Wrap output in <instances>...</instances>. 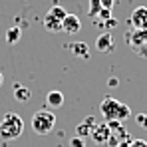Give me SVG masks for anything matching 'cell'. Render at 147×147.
<instances>
[{"mask_svg": "<svg viewBox=\"0 0 147 147\" xmlns=\"http://www.w3.org/2000/svg\"><path fill=\"white\" fill-rule=\"evenodd\" d=\"M99 111H101V115L105 117V121H111V119L123 121V119H127V117L131 115L129 105H127V103H121V101H117V99L111 98V96H105V98L101 99V103H99Z\"/></svg>", "mask_w": 147, "mask_h": 147, "instance_id": "obj_1", "label": "cell"}, {"mask_svg": "<svg viewBox=\"0 0 147 147\" xmlns=\"http://www.w3.org/2000/svg\"><path fill=\"white\" fill-rule=\"evenodd\" d=\"M22 131H24V121L18 113H14V111L4 113V117L0 121V137L4 141H12V139L20 137Z\"/></svg>", "mask_w": 147, "mask_h": 147, "instance_id": "obj_2", "label": "cell"}, {"mask_svg": "<svg viewBox=\"0 0 147 147\" xmlns=\"http://www.w3.org/2000/svg\"><path fill=\"white\" fill-rule=\"evenodd\" d=\"M30 125H32V129H34L36 135H48L50 131L54 129V125H56V115L50 109H38L32 115Z\"/></svg>", "mask_w": 147, "mask_h": 147, "instance_id": "obj_3", "label": "cell"}, {"mask_svg": "<svg viewBox=\"0 0 147 147\" xmlns=\"http://www.w3.org/2000/svg\"><path fill=\"white\" fill-rule=\"evenodd\" d=\"M125 40H127V44L135 50L137 54L147 56V52H145L147 50V28L145 30H133V32L125 34Z\"/></svg>", "mask_w": 147, "mask_h": 147, "instance_id": "obj_4", "label": "cell"}, {"mask_svg": "<svg viewBox=\"0 0 147 147\" xmlns=\"http://www.w3.org/2000/svg\"><path fill=\"white\" fill-rule=\"evenodd\" d=\"M129 24L133 26V30H145L147 28V8L145 6H137V8L131 12Z\"/></svg>", "mask_w": 147, "mask_h": 147, "instance_id": "obj_5", "label": "cell"}, {"mask_svg": "<svg viewBox=\"0 0 147 147\" xmlns=\"http://www.w3.org/2000/svg\"><path fill=\"white\" fill-rule=\"evenodd\" d=\"M115 48V42H113V36L109 32H101L98 38H96V50L101 54H109Z\"/></svg>", "mask_w": 147, "mask_h": 147, "instance_id": "obj_6", "label": "cell"}, {"mask_svg": "<svg viewBox=\"0 0 147 147\" xmlns=\"http://www.w3.org/2000/svg\"><path fill=\"white\" fill-rule=\"evenodd\" d=\"M62 30L66 34H78L82 30V20L76 14H66V18L62 20Z\"/></svg>", "mask_w": 147, "mask_h": 147, "instance_id": "obj_7", "label": "cell"}, {"mask_svg": "<svg viewBox=\"0 0 147 147\" xmlns=\"http://www.w3.org/2000/svg\"><path fill=\"white\" fill-rule=\"evenodd\" d=\"M96 125H98V123H96V119H94L92 115H88L84 121H82L80 125H78V127H76V131H78V137H82V139L90 137V135H92V131L96 129Z\"/></svg>", "mask_w": 147, "mask_h": 147, "instance_id": "obj_8", "label": "cell"}, {"mask_svg": "<svg viewBox=\"0 0 147 147\" xmlns=\"http://www.w3.org/2000/svg\"><path fill=\"white\" fill-rule=\"evenodd\" d=\"M109 135H111V131H109V127H107V123H101V125H96V129L92 131V139L99 143V145H103V143H107V139H109Z\"/></svg>", "mask_w": 147, "mask_h": 147, "instance_id": "obj_9", "label": "cell"}, {"mask_svg": "<svg viewBox=\"0 0 147 147\" xmlns=\"http://www.w3.org/2000/svg\"><path fill=\"white\" fill-rule=\"evenodd\" d=\"M46 105L52 107V109L62 107V105H64V94H62V92H58V90L48 92V96H46Z\"/></svg>", "mask_w": 147, "mask_h": 147, "instance_id": "obj_10", "label": "cell"}, {"mask_svg": "<svg viewBox=\"0 0 147 147\" xmlns=\"http://www.w3.org/2000/svg\"><path fill=\"white\" fill-rule=\"evenodd\" d=\"M42 24H44V28H46L48 32H60V30H62V20L56 18V16L50 14V12L42 18Z\"/></svg>", "mask_w": 147, "mask_h": 147, "instance_id": "obj_11", "label": "cell"}, {"mask_svg": "<svg viewBox=\"0 0 147 147\" xmlns=\"http://www.w3.org/2000/svg\"><path fill=\"white\" fill-rule=\"evenodd\" d=\"M70 50H72V54L76 58H82V60L90 58V46L86 42H74L72 46H70Z\"/></svg>", "mask_w": 147, "mask_h": 147, "instance_id": "obj_12", "label": "cell"}, {"mask_svg": "<svg viewBox=\"0 0 147 147\" xmlns=\"http://www.w3.org/2000/svg\"><path fill=\"white\" fill-rule=\"evenodd\" d=\"M30 98H32V92H30L28 88H24L22 84H16V86H14V99H16V101L28 103Z\"/></svg>", "mask_w": 147, "mask_h": 147, "instance_id": "obj_13", "label": "cell"}, {"mask_svg": "<svg viewBox=\"0 0 147 147\" xmlns=\"http://www.w3.org/2000/svg\"><path fill=\"white\" fill-rule=\"evenodd\" d=\"M20 38H22V30H20L18 26H12V28L6 32V42H8V44H16Z\"/></svg>", "mask_w": 147, "mask_h": 147, "instance_id": "obj_14", "label": "cell"}, {"mask_svg": "<svg viewBox=\"0 0 147 147\" xmlns=\"http://www.w3.org/2000/svg\"><path fill=\"white\" fill-rule=\"evenodd\" d=\"M101 10V2L99 0H90V6H88V16L90 18H96Z\"/></svg>", "mask_w": 147, "mask_h": 147, "instance_id": "obj_15", "label": "cell"}, {"mask_svg": "<svg viewBox=\"0 0 147 147\" xmlns=\"http://www.w3.org/2000/svg\"><path fill=\"white\" fill-rule=\"evenodd\" d=\"M48 12H50V14H54L56 18H60V20H64V18H66V14H68V12L64 10V6H60V4H54Z\"/></svg>", "mask_w": 147, "mask_h": 147, "instance_id": "obj_16", "label": "cell"}, {"mask_svg": "<svg viewBox=\"0 0 147 147\" xmlns=\"http://www.w3.org/2000/svg\"><path fill=\"white\" fill-rule=\"evenodd\" d=\"M98 20H101V22H105V20H109L111 18V10H107V8H101L99 10V14L96 16Z\"/></svg>", "mask_w": 147, "mask_h": 147, "instance_id": "obj_17", "label": "cell"}, {"mask_svg": "<svg viewBox=\"0 0 147 147\" xmlns=\"http://www.w3.org/2000/svg\"><path fill=\"white\" fill-rule=\"evenodd\" d=\"M70 147H86V141H84L82 137H78V135H76V137L70 139Z\"/></svg>", "mask_w": 147, "mask_h": 147, "instance_id": "obj_18", "label": "cell"}, {"mask_svg": "<svg viewBox=\"0 0 147 147\" xmlns=\"http://www.w3.org/2000/svg\"><path fill=\"white\" fill-rule=\"evenodd\" d=\"M135 121H137V125H141L143 129H147V113H139V115H135Z\"/></svg>", "mask_w": 147, "mask_h": 147, "instance_id": "obj_19", "label": "cell"}, {"mask_svg": "<svg viewBox=\"0 0 147 147\" xmlns=\"http://www.w3.org/2000/svg\"><path fill=\"white\" fill-rule=\"evenodd\" d=\"M129 147H147V141H143V139H133L129 143Z\"/></svg>", "mask_w": 147, "mask_h": 147, "instance_id": "obj_20", "label": "cell"}, {"mask_svg": "<svg viewBox=\"0 0 147 147\" xmlns=\"http://www.w3.org/2000/svg\"><path fill=\"white\" fill-rule=\"evenodd\" d=\"M99 2H101V8H107V10L113 8V0H99Z\"/></svg>", "mask_w": 147, "mask_h": 147, "instance_id": "obj_21", "label": "cell"}, {"mask_svg": "<svg viewBox=\"0 0 147 147\" xmlns=\"http://www.w3.org/2000/svg\"><path fill=\"white\" fill-rule=\"evenodd\" d=\"M107 86H109V88H117V86H119V80H117V78H109Z\"/></svg>", "mask_w": 147, "mask_h": 147, "instance_id": "obj_22", "label": "cell"}, {"mask_svg": "<svg viewBox=\"0 0 147 147\" xmlns=\"http://www.w3.org/2000/svg\"><path fill=\"white\" fill-rule=\"evenodd\" d=\"M2 84H4V76H2V72H0V88H2Z\"/></svg>", "mask_w": 147, "mask_h": 147, "instance_id": "obj_23", "label": "cell"}]
</instances>
